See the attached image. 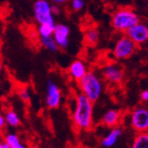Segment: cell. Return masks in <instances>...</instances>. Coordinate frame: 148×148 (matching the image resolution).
Segmentation results:
<instances>
[{
	"label": "cell",
	"instance_id": "1",
	"mask_svg": "<svg viewBox=\"0 0 148 148\" xmlns=\"http://www.w3.org/2000/svg\"><path fill=\"white\" fill-rule=\"evenodd\" d=\"M71 114L74 128L78 131H86L93 125V102L82 92L76 94Z\"/></svg>",
	"mask_w": 148,
	"mask_h": 148
},
{
	"label": "cell",
	"instance_id": "2",
	"mask_svg": "<svg viewBox=\"0 0 148 148\" xmlns=\"http://www.w3.org/2000/svg\"><path fill=\"white\" fill-rule=\"evenodd\" d=\"M80 91L93 103L97 102L103 92V84L100 77L93 71H88L77 82Z\"/></svg>",
	"mask_w": 148,
	"mask_h": 148
},
{
	"label": "cell",
	"instance_id": "3",
	"mask_svg": "<svg viewBox=\"0 0 148 148\" xmlns=\"http://www.w3.org/2000/svg\"><path fill=\"white\" fill-rule=\"evenodd\" d=\"M140 21L138 13L130 7H121L114 12L111 24L114 30L125 33L132 26Z\"/></svg>",
	"mask_w": 148,
	"mask_h": 148
},
{
	"label": "cell",
	"instance_id": "4",
	"mask_svg": "<svg viewBox=\"0 0 148 148\" xmlns=\"http://www.w3.org/2000/svg\"><path fill=\"white\" fill-rule=\"evenodd\" d=\"M33 13L38 24L55 25V18L51 12V3L49 0H36L33 5Z\"/></svg>",
	"mask_w": 148,
	"mask_h": 148
},
{
	"label": "cell",
	"instance_id": "5",
	"mask_svg": "<svg viewBox=\"0 0 148 148\" xmlns=\"http://www.w3.org/2000/svg\"><path fill=\"white\" fill-rule=\"evenodd\" d=\"M138 45L126 35L121 36L115 44L114 55L118 60H127L136 51Z\"/></svg>",
	"mask_w": 148,
	"mask_h": 148
},
{
	"label": "cell",
	"instance_id": "6",
	"mask_svg": "<svg viewBox=\"0 0 148 148\" xmlns=\"http://www.w3.org/2000/svg\"><path fill=\"white\" fill-rule=\"evenodd\" d=\"M131 128L138 132L148 131V109L145 106H138L130 114Z\"/></svg>",
	"mask_w": 148,
	"mask_h": 148
},
{
	"label": "cell",
	"instance_id": "7",
	"mask_svg": "<svg viewBox=\"0 0 148 148\" xmlns=\"http://www.w3.org/2000/svg\"><path fill=\"white\" fill-rule=\"evenodd\" d=\"M62 100V92L59 85L48 79L46 82V94H45V105L49 109H57L60 107Z\"/></svg>",
	"mask_w": 148,
	"mask_h": 148
},
{
	"label": "cell",
	"instance_id": "8",
	"mask_svg": "<svg viewBox=\"0 0 148 148\" xmlns=\"http://www.w3.org/2000/svg\"><path fill=\"white\" fill-rule=\"evenodd\" d=\"M125 35L128 36L138 46L142 45L148 41V26L139 21L129 29L125 32Z\"/></svg>",
	"mask_w": 148,
	"mask_h": 148
},
{
	"label": "cell",
	"instance_id": "9",
	"mask_svg": "<svg viewBox=\"0 0 148 148\" xmlns=\"http://www.w3.org/2000/svg\"><path fill=\"white\" fill-rule=\"evenodd\" d=\"M70 28L63 23H55L53 27L52 36L54 38L58 46L61 50H66L69 45Z\"/></svg>",
	"mask_w": 148,
	"mask_h": 148
},
{
	"label": "cell",
	"instance_id": "10",
	"mask_svg": "<svg viewBox=\"0 0 148 148\" xmlns=\"http://www.w3.org/2000/svg\"><path fill=\"white\" fill-rule=\"evenodd\" d=\"M103 76L104 79L112 84H119L123 82L124 73L123 69L117 64L111 63L105 66L103 69Z\"/></svg>",
	"mask_w": 148,
	"mask_h": 148
},
{
	"label": "cell",
	"instance_id": "11",
	"mask_svg": "<svg viewBox=\"0 0 148 148\" xmlns=\"http://www.w3.org/2000/svg\"><path fill=\"white\" fill-rule=\"evenodd\" d=\"M87 72V66L82 60H74L69 66V74L76 83L80 79H82Z\"/></svg>",
	"mask_w": 148,
	"mask_h": 148
},
{
	"label": "cell",
	"instance_id": "12",
	"mask_svg": "<svg viewBox=\"0 0 148 148\" xmlns=\"http://www.w3.org/2000/svg\"><path fill=\"white\" fill-rule=\"evenodd\" d=\"M121 119H122V113L115 109H110L104 114L101 119V123L106 127L114 128L119 125Z\"/></svg>",
	"mask_w": 148,
	"mask_h": 148
},
{
	"label": "cell",
	"instance_id": "13",
	"mask_svg": "<svg viewBox=\"0 0 148 148\" xmlns=\"http://www.w3.org/2000/svg\"><path fill=\"white\" fill-rule=\"evenodd\" d=\"M123 135V130L122 128H120L118 126L114 127L108 134L106 135L100 140V145L103 147H112L114 146L116 142L118 141V139L120 138V137Z\"/></svg>",
	"mask_w": 148,
	"mask_h": 148
},
{
	"label": "cell",
	"instance_id": "14",
	"mask_svg": "<svg viewBox=\"0 0 148 148\" xmlns=\"http://www.w3.org/2000/svg\"><path fill=\"white\" fill-rule=\"evenodd\" d=\"M99 39V31L96 28H91L86 29L84 32V41L87 45L90 46L96 45Z\"/></svg>",
	"mask_w": 148,
	"mask_h": 148
},
{
	"label": "cell",
	"instance_id": "15",
	"mask_svg": "<svg viewBox=\"0 0 148 148\" xmlns=\"http://www.w3.org/2000/svg\"><path fill=\"white\" fill-rule=\"evenodd\" d=\"M4 142L6 143L9 148H24L25 145L21 141L16 133H6L4 137Z\"/></svg>",
	"mask_w": 148,
	"mask_h": 148
},
{
	"label": "cell",
	"instance_id": "16",
	"mask_svg": "<svg viewBox=\"0 0 148 148\" xmlns=\"http://www.w3.org/2000/svg\"><path fill=\"white\" fill-rule=\"evenodd\" d=\"M133 148H148V131L138 132L132 142Z\"/></svg>",
	"mask_w": 148,
	"mask_h": 148
},
{
	"label": "cell",
	"instance_id": "17",
	"mask_svg": "<svg viewBox=\"0 0 148 148\" xmlns=\"http://www.w3.org/2000/svg\"><path fill=\"white\" fill-rule=\"evenodd\" d=\"M39 41L44 48H45L46 50H48L51 52H56L60 49L52 36H47V37H40Z\"/></svg>",
	"mask_w": 148,
	"mask_h": 148
},
{
	"label": "cell",
	"instance_id": "18",
	"mask_svg": "<svg viewBox=\"0 0 148 148\" xmlns=\"http://www.w3.org/2000/svg\"><path fill=\"white\" fill-rule=\"evenodd\" d=\"M5 118L6 121V124H8L11 127H18L21 125V119L17 113L13 110H7L5 114Z\"/></svg>",
	"mask_w": 148,
	"mask_h": 148
},
{
	"label": "cell",
	"instance_id": "19",
	"mask_svg": "<svg viewBox=\"0 0 148 148\" xmlns=\"http://www.w3.org/2000/svg\"><path fill=\"white\" fill-rule=\"evenodd\" d=\"M53 27L54 26L48 24H39L37 28V34L39 37H47L52 36Z\"/></svg>",
	"mask_w": 148,
	"mask_h": 148
},
{
	"label": "cell",
	"instance_id": "20",
	"mask_svg": "<svg viewBox=\"0 0 148 148\" xmlns=\"http://www.w3.org/2000/svg\"><path fill=\"white\" fill-rule=\"evenodd\" d=\"M18 95L19 97L24 101V102H29L31 99V93L29 88L24 87V88H21L18 90Z\"/></svg>",
	"mask_w": 148,
	"mask_h": 148
},
{
	"label": "cell",
	"instance_id": "21",
	"mask_svg": "<svg viewBox=\"0 0 148 148\" xmlns=\"http://www.w3.org/2000/svg\"><path fill=\"white\" fill-rule=\"evenodd\" d=\"M84 0H70V8L74 12H80L84 8Z\"/></svg>",
	"mask_w": 148,
	"mask_h": 148
},
{
	"label": "cell",
	"instance_id": "22",
	"mask_svg": "<svg viewBox=\"0 0 148 148\" xmlns=\"http://www.w3.org/2000/svg\"><path fill=\"white\" fill-rule=\"evenodd\" d=\"M51 12L54 16L60 15L61 12V9H60V5H56V4H51Z\"/></svg>",
	"mask_w": 148,
	"mask_h": 148
},
{
	"label": "cell",
	"instance_id": "23",
	"mask_svg": "<svg viewBox=\"0 0 148 148\" xmlns=\"http://www.w3.org/2000/svg\"><path fill=\"white\" fill-rule=\"evenodd\" d=\"M5 126H6V121H5V115L0 114V130H4Z\"/></svg>",
	"mask_w": 148,
	"mask_h": 148
},
{
	"label": "cell",
	"instance_id": "24",
	"mask_svg": "<svg viewBox=\"0 0 148 148\" xmlns=\"http://www.w3.org/2000/svg\"><path fill=\"white\" fill-rule=\"evenodd\" d=\"M140 99L144 102H148V90H143L140 94Z\"/></svg>",
	"mask_w": 148,
	"mask_h": 148
},
{
	"label": "cell",
	"instance_id": "25",
	"mask_svg": "<svg viewBox=\"0 0 148 148\" xmlns=\"http://www.w3.org/2000/svg\"><path fill=\"white\" fill-rule=\"evenodd\" d=\"M49 1H50L51 4H56V5H61L66 4V2L69 1V0H49Z\"/></svg>",
	"mask_w": 148,
	"mask_h": 148
},
{
	"label": "cell",
	"instance_id": "26",
	"mask_svg": "<svg viewBox=\"0 0 148 148\" xmlns=\"http://www.w3.org/2000/svg\"><path fill=\"white\" fill-rule=\"evenodd\" d=\"M2 69H3V65H2V62L0 61V73H1Z\"/></svg>",
	"mask_w": 148,
	"mask_h": 148
},
{
	"label": "cell",
	"instance_id": "27",
	"mask_svg": "<svg viewBox=\"0 0 148 148\" xmlns=\"http://www.w3.org/2000/svg\"><path fill=\"white\" fill-rule=\"evenodd\" d=\"M2 144H3V142L0 141V148H2Z\"/></svg>",
	"mask_w": 148,
	"mask_h": 148
}]
</instances>
